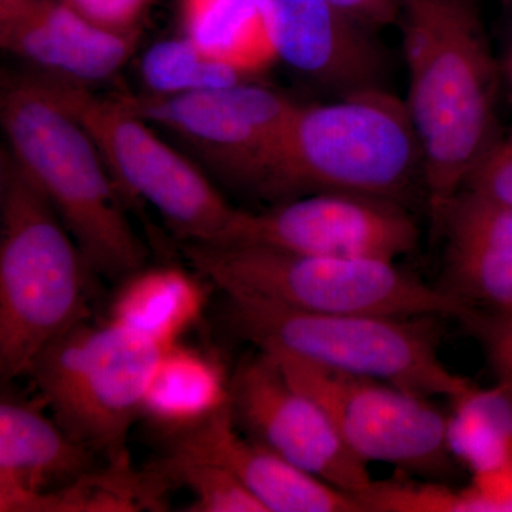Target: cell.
I'll return each mask as SVG.
<instances>
[{
  "label": "cell",
  "mask_w": 512,
  "mask_h": 512,
  "mask_svg": "<svg viewBox=\"0 0 512 512\" xmlns=\"http://www.w3.org/2000/svg\"><path fill=\"white\" fill-rule=\"evenodd\" d=\"M463 320L481 340L500 382L512 392V312L474 309Z\"/></svg>",
  "instance_id": "25"
},
{
  "label": "cell",
  "mask_w": 512,
  "mask_h": 512,
  "mask_svg": "<svg viewBox=\"0 0 512 512\" xmlns=\"http://www.w3.org/2000/svg\"><path fill=\"white\" fill-rule=\"evenodd\" d=\"M96 276L69 229L9 150L0 160V373L28 375L36 357L90 319Z\"/></svg>",
  "instance_id": "3"
},
{
  "label": "cell",
  "mask_w": 512,
  "mask_h": 512,
  "mask_svg": "<svg viewBox=\"0 0 512 512\" xmlns=\"http://www.w3.org/2000/svg\"><path fill=\"white\" fill-rule=\"evenodd\" d=\"M177 245L191 268L227 298L319 315L463 320L474 311L389 259L332 258L254 245Z\"/></svg>",
  "instance_id": "5"
},
{
  "label": "cell",
  "mask_w": 512,
  "mask_h": 512,
  "mask_svg": "<svg viewBox=\"0 0 512 512\" xmlns=\"http://www.w3.org/2000/svg\"><path fill=\"white\" fill-rule=\"evenodd\" d=\"M37 77L89 131L127 205H151L177 242L212 245L224 238L238 208L123 97L99 96L55 74Z\"/></svg>",
  "instance_id": "8"
},
{
  "label": "cell",
  "mask_w": 512,
  "mask_h": 512,
  "mask_svg": "<svg viewBox=\"0 0 512 512\" xmlns=\"http://www.w3.org/2000/svg\"><path fill=\"white\" fill-rule=\"evenodd\" d=\"M421 181L441 228L497 136V67L473 0H400Z\"/></svg>",
  "instance_id": "1"
},
{
  "label": "cell",
  "mask_w": 512,
  "mask_h": 512,
  "mask_svg": "<svg viewBox=\"0 0 512 512\" xmlns=\"http://www.w3.org/2000/svg\"><path fill=\"white\" fill-rule=\"evenodd\" d=\"M507 72L508 80H510V84L512 87V69L505 70Z\"/></svg>",
  "instance_id": "30"
},
{
  "label": "cell",
  "mask_w": 512,
  "mask_h": 512,
  "mask_svg": "<svg viewBox=\"0 0 512 512\" xmlns=\"http://www.w3.org/2000/svg\"><path fill=\"white\" fill-rule=\"evenodd\" d=\"M446 291L471 309L512 312V207L461 191L441 224Z\"/></svg>",
  "instance_id": "17"
},
{
  "label": "cell",
  "mask_w": 512,
  "mask_h": 512,
  "mask_svg": "<svg viewBox=\"0 0 512 512\" xmlns=\"http://www.w3.org/2000/svg\"><path fill=\"white\" fill-rule=\"evenodd\" d=\"M276 60L342 94L382 86L384 59L360 25L330 0H259Z\"/></svg>",
  "instance_id": "13"
},
{
  "label": "cell",
  "mask_w": 512,
  "mask_h": 512,
  "mask_svg": "<svg viewBox=\"0 0 512 512\" xmlns=\"http://www.w3.org/2000/svg\"><path fill=\"white\" fill-rule=\"evenodd\" d=\"M0 120L9 153L55 208L94 274L120 282L144 268L146 245L99 148L39 77L8 83Z\"/></svg>",
  "instance_id": "2"
},
{
  "label": "cell",
  "mask_w": 512,
  "mask_h": 512,
  "mask_svg": "<svg viewBox=\"0 0 512 512\" xmlns=\"http://www.w3.org/2000/svg\"><path fill=\"white\" fill-rule=\"evenodd\" d=\"M165 454L225 468L266 512H365L356 495L333 487L245 436L229 404L197 426L167 437Z\"/></svg>",
  "instance_id": "14"
},
{
  "label": "cell",
  "mask_w": 512,
  "mask_h": 512,
  "mask_svg": "<svg viewBox=\"0 0 512 512\" xmlns=\"http://www.w3.org/2000/svg\"><path fill=\"white\" fill-rule=\"evenodd\" d=\"M151 467L171 491L187 488L190 512H266L262 504L234 474L215 464L165 456Z\"/></svg>",
  "instance_id": "23"
},
{
  "label": "cell",
  "mask_w": 512,
  "mask_h": 512,
  "mask_svg": "<svg viewBox=\"0 0 512 512\" xmlns=\"http://www.w3.org/2000/svg\"><path fill=\"white\" fill-rule=\"evenodd\" d=\"M229 389L231 376L220 359L178 340L160 357L140 419L167 439L228 406Z\"/></svg>",
  "instance_id": "18"
},
{
  "label": "cell",
  "mask_w": 512,
  "mask_h": 512,
  "mask_svg": "<svg viewBox=\"0 0 512 512\" xmlns=\"http://www.w3.org/2000/svg\"><path fill=\"white\" fill-rule=\"evenodd\" d=\"M463 191L476 192L512 207V134L494 144Z\"/></svg>",
  "instance_id": "26"
},
{
  "label": "cell",
  "mask_w": 512,
  "mask_h": 512,
  "mask_svg": "<svg viewBox=\"0 0 512 512\" xmlns=\"http://www.w3.org/2000/svg\"><path fill=\"white\" fill-rule=\"evenodd\" d=\"M99 454L35 403L0 402V511L30 512L43 495L99 470Z\"/></svg>",
  "instance_id": "16"
},
{
  "label": "cell",
  "mask_w": 512,
  "mask_h": 512,
  "mask_svg": "<svg viewBox=\"0 0 512 512\" xmlns=\"http://www.w3.org/2000/svg\"><path fill=\"white\" fill-rule=\"evenodd\" d=\"M421 180V153L404 100L382 86L299 104L276 148L265 197L342 192L402 202Z\"/></svg>",
  "instance_id": "4"
},
{
  "label": "cell",
  "mask_w": 512,
  "mask_h": 512,
  "mask_svg": "<svg viewBox=\"0 0 512 512\" xmlns=\"http://www.w3.org/2000/svg\"><path fill=\"white\" fill-rule=\"evenodd\" d=\"M164 349L113 320L87 319L49 343L28 376L73 439L109 464H127L128 433Z\"/></svg>",
  "instance_id": "7"
},
{
  "label": "cell",
  "mask_w": 512,
  "mask_h": 512,
  "mask_svg": "<svg viewBox=\"0 0 512 512\" xmlns=\"http://www.w3.org/2000/svg\"><path fill=\"white\" fill-rule=\"evenodd\" d=\"M266 353L275 357L296 387L325 409L343 441L367 464L437 474L456 460L448 444L447 414L430 397Z\"/></svg>",
  "instance_id": "9"
},
{
  "label": "cell",
  "mask_w": 512,
  "mask_h": 512,
  "mask_svg": "<svg viewBox=\"0 0 512 512\" xmlns=\"http://www.w3.org/2000/svg\"><path fill=\"white\" fill-rule=\"evenodd\" d=\"M144 86L153 96H180L225 89L256 77L202 52L185 36L148 47L140 63Z\"/></svg>",
  "instance_id": "22"
},
{
  "label": "cell",
  "mask_w": 512,
  "mask_h": 512,
  "mask_svg": "<svg viewBox=\"0 0 512 512\" xmlns=\"http://www.w3.org/2000/svg\"><path fill=\"white\" fill-rule=\"evenodd\" d=\"M367 29L386 28L399 22L400 0H330Z\"/></svg>",
  "instance_id": "27"
},
{
  "label": "cell",
  "mask_w": 512,
  "mask_h": 512,
  "mask_svg": "<svg viewBox=\"0 0 512 512\" xmlns=\"http://www.w3.org/2000/svg\"><path fill=\"white\" fill-rule=\"evenodd\" d=\"M200 279L178 266H144L119 282L107 319L167 348L204 312L207 296Z\"/></svg>",
  "instance_id": "19"
},
{
  "label": "cell",
  "mask_w": 512,
  "mask_h": 512,
  "mask_svg": "<svg viewBox=\"0 0 512 512\" xmlns=\"http://www.w3.org/2000/svg\"><path fill=\"white\" fill-rule=\"evenodd\" d=\"M137 42L138 37L97 28L63 0H18L0 6L3 49L73 82L110 79L126 66Z\"/></svg>",
  "instance_id": "15"
},
{
  "label": "cell",
  "mask_w": 512,
  "mask_h": 512,
  "mask_svg": "<svg viewBox=\"0 0 512 512\" xmlns=\"http://www.w3.org/2000/svg\"><path fill=\"white\" fill-rule=\"evenodd\" d=\"M417 239L419 228L402 202L316 192L265 211L238 210L224 238L212 245H254L296 254L397 261L416 248Z\"/></svg>",
  "instance_id": "11"
},
{
  "label": "cell",
  "mask_w": 512,
  "mask_h": 512,
  "mask_svg": "<svg viewBox=\"0 0 512 512\" xmlns=\"http://www.w3.org/2000/svg\"><path fill=\"white\" fill-rule=\"evenodd\" d=\"M121 97L148 123L197 148L229 181L255 191L301 104L255 80L180 96Z\"/></svg>",
  "instance_id": "10"
},
{
  "label": "cell",
  "mask_w": 512,
  "mask_h": 512,
  "mask_svg": "<svg viewBox=\"0 0 512 512\" xmlns=\"http://www.w3.org/2000/svg\"><path fill=\"white\" fill-rule=\"evenodd\" d=\"M87 22L114 35L140 37L153 0H63Z\"/></svg>",
  "instance_id": "24"
},
{
  "label": "cell",
  "mask_w": 512,
  "mask_h": 512,
  "mask_svg": "<svg viewBox=\"0 0 512 512\" xmlns=\"http://www.w3.org/2000/svg\"><path fill=\"white\" fill-rule=\"evenodd\" d=\"M178 13L183 36L249 76L276 60L259 0H180Z\"/></svg>",
  "instance_id": "20"
},
{
  "label": "cell",
  "mask_w": 512,
  "mask_h": 512,
  "mask_svg": "<svg viewBox=\"0 0 512 512\" xmlns=\"http://www.w3.org/2000/svg\"><path fill=\"white\" fill-rule=\"evenodd\" d=\"M18 2V0H0V6H8L10 3Z\"/></svg>",
  "instance_id": "29"
},
{
  "label": "cell",
  "mask_w": 512,
  "mask_h": 512,
  "mask_svg": "<svg viewBox=\"0 0 512 512\" xmlns=\"http://www.w3.org/2000/svg\"><path fill=\"white\" fill-rule=\"evenodd\" d=\"M450 402L448 444L456 460L471 474L512 463V392L504 383L474 384Z\"/></svg>",
  "instance_id": "21"
},
{
  "label": "cell",
  "mask_w": 512,
  "mask_h": 512,
  "mask_svg": "<svg viewBox=\"0 0 512 512\" xmlns=\"http://www.w3.org/2000/svg\"><path fill=\"white\" fill-rule=\"evenodd\" d=\"M512 69V37L510 50H508L507 62H505V70Z\"/></svg>",
  "instance_id": "28"
},
{
  "label": "cell",
  "mask_w": 512,
  "mask_h": 512,
  "mask_svg": "<svg viewBox=\"0 0 512 512\" xmlns=\"http://www.w3.org/2000/svg\"><path fill=\"white\" fill-rule=\"evenodd\" d=\"M225 322L254 348L309 365L456 399L474 382L453 372L423 320L384 315H319L227 298Z\"/></svg>",
  "instance_id": "6"
},
{
  "label": "cell",
  "mask_w": 512,
  "mask_h": 512,
  "mask_svg": "<svg viewBox=\"0 0 512 512\" xmlns=\"http://www.w3.org/2000/svg\"><path fill=\"white\" fill-rule=\"evenodd\" d=\"M229 406L245 436L333 487L359 497L375 481L325 409L264 350L244 357L232 373Z\"/></svg>",
  "instance_id": "12"
}]
</instances>
